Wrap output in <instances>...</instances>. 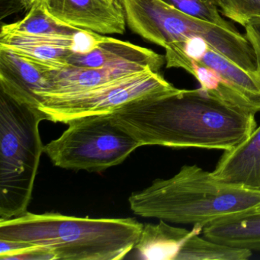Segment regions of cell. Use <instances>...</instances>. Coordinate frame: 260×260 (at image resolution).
I'll return each mask as SVG.
<instances>
[{
  "label": "cell",
  "mask_w": 260,
  "mask_h": 260,
  "mask_svg": "<svg viewBox=\"0 0 260 260\" xmlns=\"http://www.w3.org/2000/svg\"><path fill=\"white\" fill-rule=\"evenodd\" d=\"M174 89L160 72L147 69L87 90L43 97L39 109L47 121L68 124L82 117L108 115L134 100Z\"/></svg>",
  "instance_id": "7"
},
{
  "label": "cell",
  "mask_w": 260,
  "mask_h": 260,
  "mask_svg": "<svg viewBox=\"0 0 260 260\" xmlns=\"http://www.w3.org/2000/svg\"><path fill=\"white\" fill-rule=\"evenodd\" d=\"M255 212H260V205L257 206L256 209H255Z\"/></svg>",
  "instance_id": "21"
},
{
  "label": "cell",
  "mask_w": 260,
  "mask_h": 260,
  "mask_svg": "<svg viewBox=\"0 0 260 260\" xmlns=\"http://www.w3.org/2000/svg\"><path fill=\"white\" fill-rule=\"evenodd\" d=\"M79 31L73 36H48L1 29L0 47L12 50L51 69H60L68 66V57L77 52Z\"/></svg>",
  "instance_id": "12"
},
{
  "label": "cell",
  "mask_w": 260,
  "mask_h": 260,
  "mask_svg": "<svg viewBox=\"0 0 260 260\" xmlns=\"http://www.w3.org/2000/svg\"><path fill=\"white\" fill-rule=\"evenodd\" d=\"M212 173L222 183L260 192V125L240 145L224 151Z\"/></svg>",
  "instance_id": "13"
},
{
  "label": "cell",
  "mask_w": 260,
  "mask_h": 260,
  "mask_svg": "<svg viewBox=\"0 0 260 260\" xmlns=\"http://www.w3.org/2000/svg\"><path fill=\"white\" fill-rule=\"evenodd\" d=\"M39 108L0 93V220L27 212L44 146Z\"/></svg>",
  "instance_id": "4"
},
{
  "label": "cell",
  "mask_w": 260,
  "mask_h": 260,
  "mask_svg": "<svg viewBox=\"0 0 260 260\" xmlns=\"http://www.w3.org/2000/svg\"><path fill=\"white\" fill-rule=\"evenodd\" d=\"M244 28L245 37L254 48L260 67V21L249 22Z\"/></svg>",
  "instance_id": "19"
},
{
  "label": "cell",
  "mask_w": 260,
  "mask_h": 260,
  "mask_svg": "<svg viewBox=\"0 0 260 260\" xmlns=\"http://www.w3.org/2000/svg\"><path fill=\"white\" fill-rule=\"evenodd\" d=\"M136 215L202 228L254 212L259 191L222 183L212 172L185 165L173 177L156 179L128 199Z\"/></svg>",
  "instance_id": "2"
},
{
  "label": "cell",
  "mask_w": 260,
  "mask_h": 260,
  "mask_svg": "<svg viewBox=\"0 0 260 260\" xmlns=\"http://www.w3.org/2000/svg\"><path fill=\"white\" fill-rule=\"evenodd\" d=\"M1 29L29 35L73 36L80 28L66 25L53 17L45 7L44 0L36 3L22 20L4 25Z\"/></svg>",
  "instance_id": "16"
},
{
  "label": "cell",
  "mask_w": 260,
  "mask_h": 260,
  "mask_svg": "<svg viewBox=\"0 0 260 260\" xmlns=\"http://www.w3.org/2000/svg\"><path fill=\"white\" fill-rule=\"evenodd\" d=\"M42 0H21L22 6L25 7V10H29L34 4L40 2Z\"/></svg>",
  "instance_id": "20"
},
{
  "label": "cell",
  "mask_w": 260,
  "mask_h": 260,
  "mask_svg": "<svg viewBox=\"0 0 260 260\" xmlns=\"http://www.w3.org/2000/svg\"><path fill=\"white\" fill-rule=\"evenodd\" d=\"M255 114L202 90L179 89L134 100L109 114L140 146L232 150L256 128Z\"/></svg>",
  "instance_id": "1"
},
{
  "label": "cell",
  "mask_w": 260,
  "mask_h": 260,
  "mask_svg": "<svg viewBox=\"0 0 260 260\" xmlns=\"http://www.w3.org/2000/svg\"><path fill=\"white\" fill-rule=\"evenodd\" d=\"M130 29L165 48L189 38L205 39L212 49L243 69L258 72L254 48L245 36L185 14L162 0H121Z\"/></svg>",
  "instance_id": "5"
},
{
  "label": "cell",
  "mask_w": 260,
  "mask_h": 260,
  "mask_svg": "<svg viewBox=\"0 0 260 260\" xmlns=\"http://www.w3.org/2000/svg\"><path fill=\"white\" fill-rule=\"evenodd\" d=\"M57 139L44 146L56 167L66 170L102 172L124 162L141 147L112 122L109 114L76 118Z\"/></svg>",
  "instance_id": "6"
},
{
  "label": "cell",
  "mask_w": 260,
  "mask_h": 260,
  "mask_svg": "<svg viewBox=\"0 0 260 260\" xmlns=\"http://www.w3.org/2000/svg\"><path fill=\"white\" fill-rule=\"evenodd\" d=\"M144 225L134 218H90L25 212L0 220V239L43 246L56 260H119L135 248Z\"/></svg>",
  "instance_id": "3"
},
{
  "label": "cell",
  "mask_w": 260,
  "mask_h": 260,
  "mask_svg": "<svg viewBox=\"0 0 260 260\" xmlns=\"http://www.w3.org/2000/svg\"><path fill=\"white\" fill-rule=\"evenodd\" d=\"M141 71L144 70L132 67L82 68L67 66L60 69H52L49 86L46 92L41 95V101L45 96L66 95L87 90Z\"/></svg>",
  "instance_id": "14"
},
{
  "label": "cell",
  "mask_w": 260,
  "mask_h": 260,
  "mask_svg": "<svg viewBox=\"0 0 260 260\" xmlns=\"http://www.w3.org/2000/svg\"><path fill=\"white\" fill-rule=\"evenodd\" d=\"M48 13L66 25L100 35H122L126 17L121 0H44Z\"/></svg>",
  "instance_id": "8"
},
{
  "label": "cell",
  "mask_w": 260,
  "mask_h": 260,
  "mask_svg": "<svg viewBox=\"0 0 260 260\" xmlns=\"http://www.w3.org/2000/svg\"><path fill=\"white\" fill-rule=\"evenodd\" d=\"M223 16L244 27L260 21V0H216Z\"/></svg>",
  "instance_id": "18"
},
{
  "label": "cell",
  "mask_w": 260,
  "mask_h": 260,
  "mask_svg": "<svg viewBox=\"0 0 260 260\" xmlns=\"http://www.w3.org/2000/svg\"><path fill=\"white\" fill-rule=\"evenodd\" d=\"M179 11L232 31L237 28L220 14L216 0H162Z\"/></svg>",
  "instance_id": "17"
},
{
  "label": "cell",
  "mask_w": 260,
  "mask_h": 260,
  "mask_svg": "<svg viewBox=\"0 0 260 260\" xmlns=\"http://www.w3.org/2000/svg\"><path fill=\"white\" fill-rule=\"evenodd\" d=\"M51 68L0 47L1 92L39 109L41 95L49 86Z\"/></svg>",
  "instance_id": "9"
},
{
  "label": "cell",
  "mask_w": 260,
  "mask_h": 260,
  "mask_svg": "<svg viewBox=\"0 0 260 260\" xmlns=\"http://www.w3.org/2000/svg\"><path fill=\"white\" fill-rule=\"evenodd\" d=\"M202 231L200 225H194L188 231L162 220L157 224L147 223L134 249L142 259L196 260Z\"/></svg>",
  "instance_id": "10"
},
{
  "label": "cell",
  "mask_w": 260,
  "mask_h": 260,
  "mask_svg": "<svg viewBox=\"0 0 260 260\" xmlns=\"http://www.w3.org/2000/svg\"><path fill=\"white\" fill-rule=\"evenodd\" d=\"M208 240L236 249L260 250V212L226 219L205 226Z\"/></svg>",
  "instance_id": "15"
},
{
  "label": "cell",
  "mask_w": 260,
  "mask_h": 260,
  "mask_svg": "<svg viewBox=\"0 0 260 260\" xmlns=\"http://www.w3.org/2000/svg\"><path fill=\"white\" fill-rule=\"evenodd\" d=\"M165 57L130 42L103 36L94 49L85 54L73 53L68 59V66L82 68H108L132 67L160 72Z\"/></svg>",
  "instance_id": "11"
}]
</instances>
